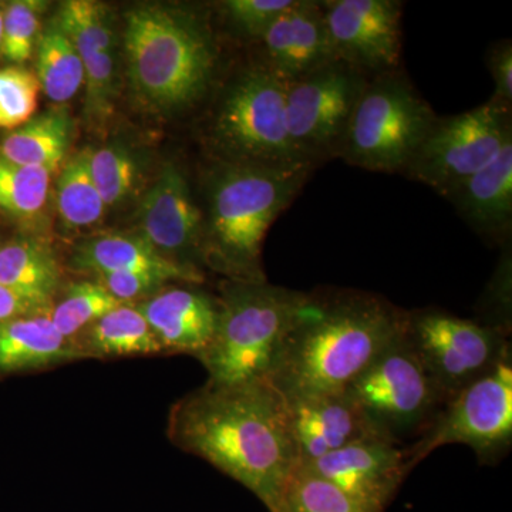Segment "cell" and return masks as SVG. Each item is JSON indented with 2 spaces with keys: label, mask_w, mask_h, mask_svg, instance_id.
<instances>
[{
  "label": "cell",
  "mask_w": 512,
  "mask_h": 512,
  "mask_svg": "<svg viewBox=\"0 0 512 512\" xmlns=\"http://www.w3.org/2000/svg\"><path fill=\"white\" fill-rule=\"evenodd\" d=\"M168 437L244 485L269 512L299 466L288 403L266 379L208 380L174 404Z\"/></svg>",
  "instance_id": "obj_1"
},
{
  "label": "cell",
  "mask_w": 512,
  "mask_h": 512,
  "mask_svg": "<svg viewBox=\"0 0 512 512\" xmlns=\"http://www.w3.org/2000/svg\"><path fill=\"white\" fill-rule=\"evenodd\" d=\"M407 312L375 293L306 292L268 380L286 402L346 392L402 335Z\"/></svg>",
  "instance_id": "obj_2"
},
{
  "label": "cell",
  "mask_w": 512,
  "mask_h": 512,
  "mask_svg": "<svg viewBox=\"0 0 512 512\" xmlns=\"http://www.w3.org/2000/svg\"><path fill=\"white\" fill-rule=\"evenodd\" d=\"M221 163L210 175L202 258L228 281H266L262 244L276 218L292 204L312 175Z\"/></svg>",
  "instance_id": "obj_3"
},
{
  "label": "cell",
  "mask_w": 512,
  "mask_h": 512,
  "mask_svg": "<svg viewBox=\"0 0 512 512\" xmlns=\"http://www.w3.org/2000/svg\"><path fill=\"white\" fill-rule=\"evenodd\" d=\"M127 74L151 109H188L207 93L217 64L211 30L191 13L140 5L124 18Z\"/></svg>",
  "instance_id": "obj_4"
},
{
  "label": "cell",
  "mask_w": 512,
  "mask_h": 512,
  "mask_svg": "<svg viewBox=\"0 0 512 512\" xmlns=\"http://www.w3.org/2000/svg\"><path fill=\"white\" fill-rule=\"evenodd\" d=\"M306 292L268 281H227L222 285L214 338L200 362L208 380L239 383L266 379L289 330L298 318Z\"/></svg>",
  "instance_id": "obj_5"
},
{
  "label": "cell",
  "mask_w": 512,
  "mask_h": 512,
  "mask_svg": "<svg viewBox=\"0 0 512 512\" xmlns=\"http://www.w3.org/2000/svg\"><path fill=\"white\" fill-rule=\"evenodd\" d=\"M285 92L286 83L265 63L249 67L228 84L211 131L222 163L269 170H313L289 137Z\"/></svg>",
  "instance_id": "obj_6"
},
{
  "label": "cell",
  "mask_w": 512,
  "mask_h": 512,
  "mask_svg": "<svg viewBox=\"0 0 512 512\" xmlns=\"http://www.w3.org/2000/svg\"><path fill=\"white\" fill-rule=\"evenodd\" d=\"M437 119L406 74H377L357 100L339 157L363 170L403 174Z\"/></svg>",
  "instance_id": "obj_7"
},
{
  "label": "cell",
  "mask_w": 512,
  "mask_h": 512,
  "mask_svg": "<svg viewBox=\"0 0 512 512\" xmlns=\"http://www.w3.org/2000/svg\"><path fill=\"white\" fill-rule=\"evenodd\" d=\"M346 393L370 426L386 439L420 437L447 399L404 339V330L359 376Z\"/></svg>",
  "instance_id": "obj_8"
},
{
  "label": "cell",
  "mask_w": 512,
  "mask_h": 512,
  "mask_svg": "<svg viewBox=\"0 0 512 512\" xmlns=\"http://www.w3.org/2000/svg\"><path fill=\"white\" fill-rule=\"evenodd\" d=\"M464 444L481 464L497 463L512 446V356L451 397L429 429L404 447L406 468L437 448Z\"/></svg>",
  "instance_id": "obj_9"
},
{
  "label": "cell",
  "mask_w": 512,
  "mask_h": 512,
  "mask_svg": "<svg viewBox=\"0 0 512 512\" xmlns=\"http://www.w3.org/2000/svg\"><path fill=\"white\" fill-rule=\"evenodd\" d=\"M404 339L447 402L511 356L503 330L439 309L407 312Z\"/></svg>",
  "instance_id": "obj_10"
},
{
  "label": "cell",
  "mask_w": 512,
  "mask_h": 512,
  "mask_svg": "<svg viewBox=\"0 0 512 512\" xmlns=\"http://www.w3.org/2000/svg\"><path fill=\"white\" fill-rule=\"evenodd\" d=\"M511 138V109L490 99L466 113L437 119L403 174L446 198L490 164Z\"/></svg>",
  "instance_id": "obj_11"
},
{
  "label": "cell",
  "mask_w": 512,
  "mask_h": 512,
  "mask_svg": "<svg viewBox=\"0 0 512 512\" xmlns=\"http://www.w3.org/2000/svg\"><path fill=\"white\" fill-rule=\"evenodd\" d=\"M370 77L335 60L286 84V127L306 164L339 157L350 117Z\"/></svg>",
  "instance_id": "obj_12"
},
{
  "label": "cell",
  "mask_w": 512,
  "mask_h": 512,
  "mask_svg": "<svg viewBox=\"0 0 512 512\" xmlns=\"http://www.w3.org/2000/svg\"><path fill=\"white\" fill-rule=\"evenodd\" d=\"M323 3L336 59L367 77L399 70L403 3L399 0H330Z\"/></svg>",
  "instance_id": "obj_13"
},
{
  "label": "cell",
  "mask_w": 512,
  "mask_h": 512,
  "mask_svg": "<svg viewBox=\"0 0 512 512\" xmlns=\"http://www.w3.org/2000/svg\"><path fill=\"white\" fill-rule=\"evenodd\" d=\"M403 448L386 437H366L301 466L384 512L409 476Z\"/></svg>",
  "instance_id": "obj_14"
},
{
  "label": "cell",
  "mask_w": 512,
  "mask_h": 512,
  "mask_svg": "<svg viewBox=\"0 0 512 512\" xmlns=\"http://www.w3.org/2000/svg\"><path fill=\"white\" fill-rule=\"evenodd\" d=\"M138 211L141 238L165 258L200 269L194 259L204 261V214L180 168L170 164L161 171Z\"/></svg>",
  "instance_id": "obj_15"
},
{
  "label": "cell",
  "mask_w": 512,
  "mask_h": 512,
  "mask_svg": "<svg viewBox=\"0 0 512 512\" xmlns=\"http://www.w3.org/2000/svg\"><path fill=\"white\" fill-rule=\"evenodd\" d=\"M56 19L82 59L87 111L93 117L106 116L116 77V37L109 9L93 0H67Z\"/></svg>",
  "instance_id": "obj_16"
},
{
  "label": "cell",
  "mask_w": 512,
  "mask_h": 512,
  "mask_svg": "<svg viewBox=\"0 0 512 512\" xmlns=\"http://www.w3.org/2000/svg\"><path fill=\"white\" fill-rule=\"evenodd\" d=\"M266 66L288 84L335 62L323 3L295 0L261 37Z\"/></svg>",
  "instance_id": "obj_17"
},
{
  "label": "cell",
  "mask_w": 512,
  "mask_h": 512,
  "mask_svg": "<svg viewBox=\"0 0 512 512\" xmlns=\"http://www.w3.org/2000/svg\"><path fill=\"white\" fill-rule=\"evenodd\" d=\"M286 403L299 464L326 456L366 437L382 436L370 426L346 392Z\"/></svg>",
  "instance_id": "obj_18"
},
{
  "label": "cell",
  "mask_w": 512,
  "mask_h": 512,
  "mask_svg": "<svg viewBox=\"0 0 512 512\" xmlns=\"http://www.w3.org/2000/svg\"><path fill=\"white\" fill-rule=\"evenodd\" d=\"M137 309L164 350L200 357L214 338L220 302L200 289L168 288Z\"/></svg>",
  "instance_id": "obj_19"
},
{
  "label": "cell",
  "mask_w": 512,
  "mask_h": 512,
  "mask_svg": "<svg viewBox=\"0 0 512 512\" xmlns=\"http://www.w3.org/2000/svg\"><path fill=\"white\" fill-rule=\"evenodd\" d=\"M474 231L493 241H505L512 227V138L483 170L447 195Z\"/></svg>",
  "instance_id": "obj_20"
},
{
  "label": "cell",
  "mask_w": 512,
  "mask_h": 512,
  "mask_svg": "<svg viewBox=\"0 0 512 512\" xmlns=\"http://www.w3.org/2000/svg\"><path fill=\"white\" fill-rule=\"evenodd\" d=\"M73 268L96 276L113 272H150L168 281L201 284L200 269L171 261L151 247L140 235H103L87 239L73 254Z\"/></svg>",
  "instance_id": "obj_21"
},
{
  "label": "cell",
  "mask_w": 512,
  "mask_h": 512,
  "mask_svg": "<svg viewBox=\"0 0 512 512\" xmlns=\"http://www.w3.org/2000/svg\"><path fill=\"white\" fill-rule=\"evenodd\" d=\"M89 359L77 343L64 338L47 312L0 323V375L42 370Z\"/></svg>",
  "instance_id": "obj_22"
},
{
  "label": "cell",
  "mask_w": 512,
  "mask_h": 512,
  "mask_svg": "<svg viewBox=\"0 0 512 512\" xmlns=\"http://www.w3.org/2000/svg\"><path fill=\"white\" fill-rule=\"evenodd\" d=\"M59 262L52 249L33 239L0 248V285L49 311L60 288Z\"/></svg>",
  "instance_id": "obj_23"
},
{
  "label": "cell",
  "mask_w": 512,
  "mask_h": 512,
  "mask_svg": "<svg viewBox=\"0 0 512 512\" xmlns=\"http://www.w3.org/2000/svg\"><path fill=\"white\" fill-rule=\"evenodd\" d=\"M89 359L97 357L148 356L164 352L137 306L121 303L94 322L77 340Z\"/></svg>",
  "instance_id": "obj_24"
},
{
  "label": "cell",
  "mask_w": 512,
  "mask_h": 512,
  "mask_svg": "<svg viewBox=\"0 0 512 512\" xmlns=\"http://www.w3.org/2000/svg\"><path fill=\"white\" fill-rule=\"evenodd\" d=\"M72 119L66 110H52L29 120L3 140L0 154L12 163L53 171L66 157Z\"/></svg>",
  "instance_id": "obj_25"
},
{
  "label": "cell",
  "mask_w": 512,
  "mask_h": 512,
  "mask_svg": "<svg viewBox=\"0 0 512 512\" xmlns=\"http://www.w3.org/2000/svg\"><path fill=\"white\" fill-rule=\"evenodd\" d=\"M36 76L40 89L59 104L72 100L84 86L82 59L57 19L40 36Z\"/></svg>",
  "instance_id": "obj_26"
},
{
  "label": "cell",
  "mask_w": 512,
  "mask_h": 512,
  "mask_svg": "<svg viewBox=\"0 0 512 512\" xmlns=\"http://www.w3.org/2000/svg\"><path fill=\"white\" fill-rule=\"evenodd\" d=\"M89 154L90 151H82L74 156L57 180V211L69 228L92 227L106 208L90 174Z\"/></svg>",
  "instance_id": "obj_27"
},
{
  "label": "cell",
  "mask_w": 512,
  "mask_h": 512,
  "mask_svg": "<svg viewBox=\"0 0 512 512\" xmlns=\"http://www.w3.org/2000/svg\"><path fill=\"white\" fill-rule=\"evenodd\" d=\"M272 512H377L299 464Z\"/></svg>",
  "instance_id": "obj_28"
},
{
  "label": "cell",
  "mask_w": 512,
  "mask_h": 512,
  "mask_svg": "<svg viewBox=\"0 0 512 512\" xmlns=\"http://www.w3.org/2000/svg\"><path fill=\"white\" fill-rule=\"evenodd\" d=\"M120 305L99 282L83 281L70 285L60 302L50 306L47 316L64 338L77 343L80 333Z\"/></svg>",
  "instance_id": "obj_29"
},
{
  "label": "cell",
  "mask_w": 512,
  "mask_h": 512,
  "mask_svg": "<svg viewBox=\"0 0 512 512\" xmlns=\"http://www.w3.org/2000/svg\"><path fill=\"white\" fill-rule=\"evenodd\" d=\"M53 171L12 163L0 154V207L13 217L32 218L43 210Z\"/></svg>",
  "instance_id": "obj_30"
},
{
  "label": "cell",
  "mask_w": 512,
  "mask_h": 512,
  "mask_svg": "<svg viewBox=\"0 0 512 512\" xmlns=\"http://www.w3.org/2000/svg\"><path fill=\"white\" fill-rule=\"evenodd\" d=\"M89 168L106 207L120 204L136 185V161L123 148L103 147L90 151Z\"/></svg>",
  "instance_id": "obj_31"
},
{
  "label": "cell",
  "mask_w": 512,
  "mask_h": 512,
  "mask_svg": "<svg viewBox=\"0 0 512 512\" xmlns=\"http://www.w3.org/2000/svg\"><path fill=\"white\" fill-rule=\"evenodd\" d=\"M35 73L19 66L0 69V128L16 130L32 120L39 103Z\"/></svg>",
  "instance_id": "obj_32"
},
{
  "label": "cell",
  "mask_w": 512,
  "mask_h": 512,
  "mask_svg": "<svg viewBox=\"0 0 512 512\" xmlns=\"http://www.w3.org/2000/svg\"><path fill=\"white\" fill-rule=\"evenodd\" d=\"M45 3L20 0L12 2L3 12L0 53L12 63H25L35 50L40 32V16Z\"/></svg>",
  "instance_id": "obj_33"
},
{
  "label": "cell",
  "mask_w": 512,
  "mask_h": 512,
  "mask_svg": "<svg viewBox=\"0 0 512 512\" xmlns=\"http://www.w3.org/2000/svg\"><path fill=\"white\" fill-rule=\"evenodd\" d=\"M293 3L295 0H227L221 6L239 33L261 40L269 26Z\"/></svg>",
  "instance_id": "obj_34"
},
{
  "label": "cell",
  "mask_w": 512,
  "mask_h": 512,
  "mask_svg": "<svg viewBox=\"0 0 512 512\" xmlns=\"http://www.w3.org/2000/svg\"><path fill=\"white\" fill-rule=\"evenodd\" d=\"M96 281L120 303L148 298L161 286L170 282L164 276L150 274V272H113V274L97 276Z\"/></svg>",
  "instance_id": "obj_35"
},
{
  "label": "cell",
  "mask_w": 512,
  "mask_h": 512,
  "mask_svg": "<svg viewBox=\"0 0 512 512\" xmlns=\"http://www.w3.org/2000/svg\"><path fill=\"white\" fill-rule=\"evenodd\" d=\"M488 70L494 82V96L491 100L512 107V45L510 40L497 43L487 56Z\"/></svg>",
  "instance_id": "obj_36"
},
{
  "label": "cell",
  "mask_w": 512,
  "mask_h": 512,
  "mask_svg": "<svg viewBox=\"0 0 512 512\" xmlns=\"http://www.w3.org/2000/svg\"><path fill=\"white\" fill-rule=\"evenodd\" d=\"M42 309L37 308L35 303L28 299L16 295L9 291L5 286L0 285V323L8 320L20 318V316L33 315V313H43Z\"/></svg>",
  "instance_id": "obj_37"
},
{
  "label": "cell",
  "mask_w": 512,
  "mask_h": 512,
  "mask_svg": "<svg viewBox=\"0 0 512 512\" xmlns=\"http://www.w3.org/2000/svg\"><path fill=\"white\" fill-rule=\"evenodd\" d=\"M3 13L0 12V42H2Z\"/></svg>",
  "instance_id": "obj_38"
}]
</instances>
